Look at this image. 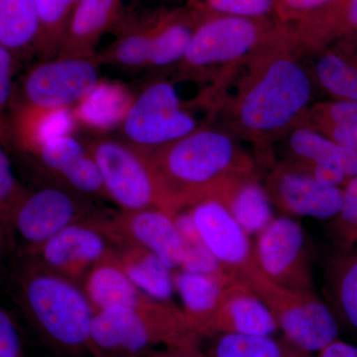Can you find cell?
Returning a JSON list of instances; mask_svg holds the SVG:
<instances>
[{"label": "cell", "instance_id": "obj_1", "mask_svg": "<svg viewBox=\"0 0 357 357\" xmlns=\"http://www.w3.org/2000/svg\"><path fill=\"white\" fill-rule=\"evenodd\" d=\"M290 27L279 23L238 70L213 119L252 145L258 166L274 162V145L300 126L314 103V79Z\"/></svg>", "mask_w": 357, "mask_h": 357}, {"label": "cell", "instance_id": "obj_2", "mask_svg": "<svg viewBox=\"0 0 357 357\" xmlns=\"http://www.w3.org/2000/svg\"><path fill=\"white\" fill-rule=\"evenodd\" d=\"M238 138L210 124L149 157L176 215L206 199H218L232 185L258 177L255 155Z\"/></svg>", "mask_w": 357, "mask_h": 357}, {"label": "cell", "instance_id": "obj_3", "mask_svg": "<svg viewBox=\"0 0 357 357\" xmlns=\"http://www.w3.org/2000/svg\"><path fill=\"white\" fill-rule=\"evenodd\" d=\"M278 24L274 20L201 15L184 58L173 69L174 81L201 86L192 105L213 116L246 59Z\"/></svg>", "mask_w": 357, "mask_h": 357}, {"label": "cell", "instance_id": "obj_4", "mask_svg": "<svg viewBox=\"0 0 357 357\" xmlns=\"http://www.w3.org/2000/svg\"><path fill=\"white\" fill-rule=\"evenodd\" d=\"M15 286L21 311L47 344L69 356L89 354L96 311L81 284L25 260Z\"/></svg>", "mask_w": 357, "mask_h": 357}, {"label": "cell", "instance_id": "obj_5", "mask_svg": "<svg viewBox=\"0 0 357 357\" xmlns=\"http://www.w3.org/2000/svg\"><path fill=\"white\" fill-rule=\"evenodd\" d=\"M202 337L182 309L173 302L150 298L136 307L96 312L91 326L89 354L93 357H137L165 345L176 354L198 351Z\"/></svg>", "mask_w": 357, "mask_h": 357}, {"label": "cell", "instance_id": "obj_6", "mask_svg": "<svg viewBox=\"0 0 357 357\" xmlns=\"http://www.w3.org/2000/svg\"><path fill=\"white\" fill-rule=\"evenodd\" d=\"M86 144L119 211L158 208L176 215L147 153L119 137L98 136Z\"/></svg>", "mask_w": 357, "mask_h": 357}, {"label": "cell", "instance_id": "obj_7", "mask_svg": "<svg viewBox=\"0 0 357 357\" xmlns=\"http://www.w3.org/2000/svg\"><path fill=\"white\" fill-rule=\"evenodd\" d=\"M239 282L266 305L284 337L303 351L318 354L337 340L340 323L316 293L277 285L259 267Z\"/></svg>", "mask_w": 357, "mask_h": 357}, {"label": "cell", "instance_id": "obj_8", "mask_svg": "<svg viewBox=\"0 0 357 357\" xmlns=\"http://www.w3.org/2000/svg\"><path fill=\"white\" fill-rule=\"evenodd\" d=\"M95 199L48 184L26 189L10 218V239L17 236L23 255L41 248L52 237L77 223L91 222L105 213Z\"/></svg>", "mask_w": 357, "mask_h": 357}, {"label": "cell", "instance_id": "obj_9", "mask_svg": "<svg viewBox=\"0 0 357 357\" xmlns=\"http://www.w3.org/2000/svg\"><path fill=\"white\" fill-rule=\"evenodd\" d=\"M204 126L181 100L174 79H156L131 102L119 126V138L142 151L152 152Z\"/></svg>", "mask_w": 357, "mask_h": 357}, {"label": "cell", "instance_id": "obj_10", "mask_svg": "<svg viewBox=\"0 0 357 357\" xmlns=\"http://www.w3.org/2000/svg\"><path fill=\"white\" fill-rule=\"evenodd\" d=\"M96 57H56L32 66L14 88L11 105L36 109H70L100 83Z\"/></svg>", "mask_w": 357, "mask_h": 357}, {"label": "cell", "instance_id": "obj_11", "mask_svg": "<svg viewBox=\"0 0 357 357\" xmlns=\"http://www.w3.org/2000/svg\"><path fill=\"white\" fill-rule=\"evenodd\" d=\"M256 262L262 273L277 285L314 292L306 232L290 217L274 218L257 234Z\"/></svg>", "mask_w": 357, "mask_h": 357}, {"label": "cell", "instance_id": "obj_12", "mask_svg": "<svg viewBox=\"0 0 357 357\" xmlns=\"http://www.w3.org/2000/svg\"><path fill=\"white\" fill-rule=\"evenodd\" d=\"M91 223L112 243H126L146 248L173 271L182 267L184 246L175 215L168 211L158 208L105 211Z\"/></svg>", "mask_w": 357, "mask_h": 357}, {"label": "cell", "instance_id": "obj_13", "mask_svg": "<svg viewBox=\"0 0 357 357\" xmlns=\"http://www.w3.org/2000/svg\"><path fill=\"white\" fill-rule=\"evenodd\" d=\"M33 168L49 181L89 199H107L100 171L86 141L72 133L44 141L24 155Z\"/></svg>", "mask_w": 357, "mask_h": 357}, {"label": "cell", "instance_id": "obj_14", "mask_svg": "<svg viewBox=\"0 0 357 357\" xmlns=\"http://www.w3.org/2000/svg\"><path fill=\"white\" fill-rule=\"evenodd\" d=\"M114 251L109 237L91 222L77 223L59 232L25 260L81 284L91 268Z\"/></svg>", "mask_w": 357, "mask_h": 357}, {"label": "cell", "instance_id": "obj_15", "mask_svg": "<svg viewBox=\"0 0 357 357\" xmlns=\"http://www.w3.org/2000/svg\"><path fill=\"white\" fill-rule=\"evenodd\" d=\"M263 185L271 204L286 217L333 220L342 210V188L321 184L283 161L271 166Z\"/></svg>", "mask_w": 357, "mask_h": 357}, {"label": "cell", "instance_id": "obj_16", "mask_svg": "<svg viewBox=\"0 0 357 357\" xmlns=\"http://www.w3.org/2000/svg\"><path fill=\"white\" fill-rule=\"evenodd\" d=\"M187 211L206 248L232 278L241 281L258 268L248 234L220 202L206 199Z\"/></svg>", "mask_w": 357, "mask_h": 357}, {"label": "cell", "instance_id": "obj_17", "mask_svg": "<svg viewBox=\"0 0 357 357\" xmlns=\"http://www.w3.org/2000/svg\"><path fill=\"white\" fill-rule=\"evenodd\" d=\"M277 330L276 321L257 296L234 278L225 285L211 324V337L273 335Z\"/></svg>", "mask_w": 357, "mask_h": 357}, {"label": "cell", "instance_id": "obj_18", "mask_svg": "<svg viewBox=\"0 0 357 357\" xmlns=\"http://www.w3.org/2000/svg\"><path fill=\"white\" fill-rule=\"evenodd\" d=\"M305 57L357 36V0H333L304 20L288 25Z\"/></svg>", "mask_w": 357, "mask_h": 357}, {"label": "cell", "instance_id": "obj_19", "mask_svg": "<svg viewBox=\"0 0 357 357\" xmlns=\"http://www.w3.org/2000/svg\"><path fill=\"white\" fill-rule=\"evenodd\" d=\"M124 0H81L76 7L57 57L96 56L100 39L119 23Z\"/></svg>", "mask_w": 357, "mask_h": 357}, {"label": "cell", "instance_id": "obj_20", "mask_svg": "<svg viewBox=\"0 0 357 357\" xmlns=\"http://www.w3.org/2000/svg\"><path fill=\"white\" fill-rule=\"evenodd\" d=\"M283 162L294 167L319 166L337 169L349 178L357 175V153L337 144L309 126H296L281 141Z\"/></svg>", "mask_w": 357, "mask_h": 357}, {"label": "cell", "instance_id": "obj_21", "mask_svg": "<svg viewBox=\"0 0 357 357\" xmlns=\"http://www.w3.org/2000/svg\"><path fill=\"white\" fill-rule=\"evenodd\" d=\"M309 57L314 84L333 100L357 102V36L340 40Z\"/></svg>", "mask_w": 357, "mask_h": 357}, {"label": "cell", "instance_id": "obj_22", "mask_svg": "<svg viewBox=\"0 0 357 357\" xmlns=\"http://www.w3.org/2000/svg\"><path fill=\"white\" fill-rule=\"evenodd\" d=\"M82 287L96 312L115 307H136L151 298L128 278L114 251L91 268Z\"/></svg>", "mask_w": 357, "mask_h": 357}, {"label": "cell", "instance_id": "obj_23", "mask_svg": "<svg viewBox=\"0 0 357 357\" xmlns=\"http://www.w3.org/2000/svg\"><path fill=\"white\" fill-rule=\"evenodd\" d=\"M199 20L201 15L188 6L158 11L147 70H173L184 58Z\"/></svg>", "mask_w": 357, "mask_h": 357}, {"label": "cell", "instance_id": "obj_24", "mask_svg": "<svg viewBox=\"0 0 357 357\" xmlns=\"http://www.w3.org/2000/svg\"><path fill=\"white\" fill-rule=\"evenodd\" d=\"M231 279L234 278H218L181 269L174 271V287L182 300V311L202 337H211V324L223 289Z\"/></svg>", "mask_w": 357, "mask_h": 357}, {"label": "cell", "instance_id": "obj_25", "mask_svg": "<svg viewBox=\"0 0 357 357\" xmlns=\"http://www.w3.org/2000/svg\"><path fill=\"white\" fill-rule=\"evenodd\" d=\"M114 251L122 270L143 293L162 302H172L174 271L158 256L126 243H114Z\"/></svg>", "mask_w": 357, "mask_h": 357}, {"label": "cell", "instance_id": "obj_26", "mask_svg": "<svg viewBox=\"0 0 357 357\" xmlns=\"http://www.w3.org/2000/svg\"><path fill=\"white\" fill-rule=\"evenodd\" d=\"M156 20L157 13L128 21L121 18L115 25L119 28L116 39L102 53L96 54L98 63L124 70H147Z\"/></svg>", "mask_w": 357, "mask_h": 357}, {"label": "cell", "instance_id": "obj_27", "mask_svg": "<svg viewBox=\"0 0 357 357\" xmlns=\"http://www.w3.org/2000/svg\"><path fill=\"white\" fill-rule=\"evenodd\" d=\"M326 288L338 323L357 330V244L340 248L328 262Z\"/></svg>", "mask_w": 357, "mask_h": 357}, {"label": "cell", "instance_id": "obj_28", "mask_svg": "<svg viewBox=\"0 0 357 357\" xmlns=\"http://www.w3.org/2000/svg\"><path fill=\"white\" fill-rule=\"evenodd\" d=\"M248 236H257L273 220L272 204L259 178H245L218 199Z\"/></svg>", "mask_w": 357, "mask_h": 357}, {"label": "cell", "instance_id": "obj_29", "mask_svg": "<svg viewBox=\"0 0 357 357\" xmlns=\"http://www.w3.org/2000/svg\"><path fill=\"white\" fill-rule=\"evenodd\" d=\"M301 124L357 153V102L333 100L314 102Z\"/></svg>", "mask_w": 357, "mask_h": 357}, {"label": "cell", "instance_id": "obj_30", "mask_svg": "<svg viewBox=\"0 0 357 357\" xmlns=\"http://www.w3.org/2000/svg\"><path fill=\"white\" fill-rule=\"evenodd\" d=\"M39 30L34 0H0V46L14 56L35 52Z\"/></svg>", "mask_w": 357, "mask_h": 357}, {"label": "cell", "instance_id": "obj_31", "mask_svg": "<svg viewBox=\"0 0 357 357\" xmlns=\"http://www.w3.org/2000/svg\"><path fill=\"white\" fill-rule=\"evenodd\" d=\"M81 0H34L39 20V37L35 53L40 61L57 57L70 18Z\"/></svg>", "mask_w": 357, "mask_h": 357}, {"label": "cell", "instance_id": "obj_32", "mask_svg": "<svg viewBox=\"0 0 357 357\" xmlns=\"http://www.w3.org/2000/svg\"><path fill=\"white\" fill-rule=\"evenodd\" d=\"M213 357H314L285 337L273 335H218Z\"/></svg>", "mask_w": 357, "mask_h": 357}, {"label": "cell", "instance_id": "obj_33", "mask_svg": "<svg viewBox=\"0 0 357 357\" xmlns=\"http://www.w3.org/2000/svg\"><path fill=\"white\" fill-rule=\"evenodd\" d=\"M128 102V96L117 86L98 83L77 105L75 119L89 128H112L119 123V121L121 124L129 109L126 107Z\"/></svg>", "mask_w": 357, "mask_h": 357}, {"label": "cell", "instance_id": "obj_34", "mask_svg": "<svg viewBox=\"0 0 357 357\" xmlns=\"http://www.w3.org/2000/svg\"><path fill=\"white\" fill-rule=\"evenodd\" d=\"M175 220L184 246V260L180 269L192 273L211 275L218 278H230L231 276L206 248L189 211H180L175 215Z\"/></svg>", "mask_w": 357, "mask_h": 357}, {"label": "cell", "instance_id": "obj_35", "mask_svg": "<svg viewBox=\"0 0 357 357\" xmlns=\"http://www.w3.org/2000/svg\"><path fill=\"white\" fill-rule=\"evenodd\" d=\"M185 6L203 16L277 20L275 0H190Z\"/></svg>", "mask_w": 357, "mask_h": 357}, {"label": "cell", "instance_id": "obj_36", "mask_svg": "<svg viewBox=\"0 0 357 357\" xmlns=\"http://www.w3.org/2000/svg\"><path fill=\"white\" fill-rule=\"evenodd\" d=\"M26 189L16 178L6 147L0 143V230L10 241V218Z\"/></svg>", "mask_w": 357, "mask_h": 357}, {"label": "cell", "instance_id": "obj_37", "mask_svg": "<svg viewBox=\"0 0 357 357\" xmlns=\"http://www.w3.org/2000/svg\"><path fill=\"white\" fill-rule=\"evenodd\" d=\"M331 229L340 248L354 246L357 236V175L349 180L344 188L342 210L333 218Z\"/></svg>", "mask_w": 357, "mask_h": 357}, {"label": "cell", "instance_id": "obj_38", "mask_svg": "<svg viewBox=\"0 0 357 357\" xmlns=\"http://www.w3.org/2000/svg\"><path fill=\"white\" fill-rule=\"evenodd\" d=\"M14 68L15 56L0 46V143L6 148L9 143V109L15 88Z\"/></svg>", "mask_w": 357, "mask_h": 357}, {"label": "cell", "instance_id": "obj_39", "mask_svg": "<svg viewBox=\"0 0 357 357\" xmlns=\"http://www.w3.org/2000/svg\"><path fill=\"white\" fill-rule=\"evenodd\" d=\"M333 0H275V14L279 23L292 25L316 13Z\"/></svg>", "mask_w": 357, "mask_h": 357}, {"label": "cell", "instance_id": "obj_40", "mask_svg": "<svg viewBox=\"0 0 357 357\" xmlns=\"http://www.w3.org/2000/svg\"><path fill=\"white\" fill-rule=\"evenodd\" d=\"M0 357H28L17 326L0 306Z\"/></svg>", "mask_w": 357, "mask_h": 357}, {"label": "cell", "instance_id": "obj_41", "mask_svg": "<svg viewBox=\"0 0 357 357\" xmlns=\"http://www.w3.org/2000/svg\"><path fill=\"white\" fill-rule=\"evenodd\" d=\"M317 357H357V347L337 338L319 351Z\"/></svg>", "mask_w": 357, "mask_h": 357}, {"label": "cell", "instance_id": "obj_42", "mask_svg": "<svg viewBox=\"0 0 357 357\" xmlns=\"http://www.w3.org/2000/svg\"><path fill=\"white\" fill-rule=\"evenodd\" d=\"M7 239L3 232L0 230V266H1L2 255H3L4 246L6 245Z\"/></svg>", "mask_w": 357, "mask_h": 357}, {"label": "cell", "instance_id": "obj_43", "mask_svg": "<svg viewBox=\"0 0 357 357\" xmlns=\"http://www.w3.org/2000/svg\"><path fill=\"white\" fill-rule=\"evenodd\" d=\"M163 357H192V354H176L175 356H163Z\"/></svg>", "mask_w": 357, "mask_h": 357}, {"label": "cell", "instance_id": "obj_44", "mask_svg": "<svg viewBox=\"0 0 357 357\" xmlns=\"http://www.w3.org/2000/svg\"><path fill=\"white\" fill-rule=\"evenodd\" d=\"M192 357H204V356H202L201 354H199V351H196V352H194V354H192Z\"/></svg>", "mask_w": 357, "mask_h": 357}, {"label": "cell", "instance_id": "obj_45", "mask_svg": "<svg viewBox=\"0 0 357 357\" xmlns=\"http://www.w3.org/2000/svg\"><path fill=\"white\" fill-rule=\"evenodd\" d=\"M356 244H357V236H356V238H354V245H356Z\"/></svg>", "mask_w": 357, "mask_h": 357}, {"label": "cell", "instance_id": "obj_46", "mask_svg": "<svg viewBox=\"0 0 357 357\" xmlns=\"http://www.w3.org/2000/svg\"><path fill=\"white\" fill-rule=\"evenodd\" d=\"M185 1L189 2V1H190V0H185Z\"/></svg>", "mask_w": 357, "mask_h": 357}]
</instances>
